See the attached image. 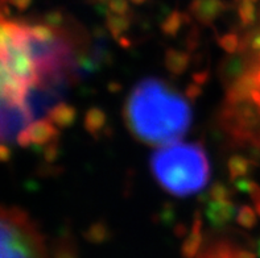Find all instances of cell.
I'll return each mask as SVG.
<instances>
[{
    "label": "cell",
    "mask_w": 260,
    "mask_h": 258,
    "mask_svg": "<svg viewBox=\"0 0 260 258\" xmlns=\"http://www.w3.org/2000/svg\"><path fill=\"white\" fill-rule=\"evenodd\" d=\"M191 62L190 53L181 49H168L164 54L165 69L171 72L172 76L180 77L189 69Z\"/></svg>",
    "instance_id": "obj_10"
},
{
    "label": "cell",
    "mask_w": 260,
    "mask_h": 258,
    "mask_svg": "<svg viewBox=\"0 0 260 258\" xmlns=\"http://www.w3.org/2000/svg\"><path fill=\"white\" fill-rule=\"evenodd\" d=\"M208 81H209V71L196 72L194 76H193V82L198 83V85L204 86Z\"/></svg>",
    "instance_id": "obj_29"
},
{
    "label": "cell",
    "mask_w": 260,
    "mask_h": 258,
    "mask_svg": "<svg viewBox=\"0 0 260 258\" xmlns=\"http://www.w3.org/2000/svg\"><path fill=\"white\" fill-rule=\"evenodd\" d=\"M123 119L136 140L158 148L184 137L193 112L185 95L162 79L148 77L136 83L127 96Z\"/></svg>",
    "instance_id": "obj_1"
},
{
    "label": "cell",
    "mask_w": 260,
    "mask_h": 258,
    "mask_svg": "<svg viewBox=\"0 0 260 258\" xmlns=\"http://www.w3.org/2000/svg\"><path fill=\"white\" fill-rule=\"evenodd\" d=\"M189 21H190V15L189 13H184L181 11L175 10L164 17L161 25H160V29H161L162 34L165 37L175 39L180 33V30L182 29V26L189 23Z\"/></svg>",
    "instance_id": "obj_15"
},
{
    "label": "cell",
    "mask_w": 260,
    "mask_h": 258,
    "mask_svg": "<svg viewBox=\"0 0 260 258\" xmlns=\"http://www.w3.org/2000/svg\"><path fill=\"white\" fill-rule=\"evenodd\" d=\"M234 2H241V0H234ZM248 2H254V3H257L259 0H248Z\"/></svg>",
    "instance_id": "obj_35"
},
{
    "label": "cell",
    "mask_w": 260,
    "mask_h": 258,
    "mask_svg": "<svg viewBox=\"0 0 260 258\" xmlns=\"http://www.w3.org/2000/svg\"><path fill=\"white\" fill-rule=\"evenodd\" d=\"M204 244V232H202L201 212L197 211L193 219L190 232L186 235L181 246V253L184 258H197Z\"/></svg>",
    "instance_id": "obj_9"
},
{
    "label": "cell",
    "mask_w": 260,
    "mask_h": 258,
    "mask_svg": "<svg viewBox=\"0 0 260 258\" xmlns=\"http://www.w3.org/2000/svg\"><path fill=\"white\" fill-rule=\"evenodd\" d=\"M235 8H237L238 19L241 23L242 28H251L256 23L257 20V10L256 3L248 2V0H241V2H234Z\"/></svg>",
    "instance_id": "obj_17"
},
{
    "label": "cell",
    "mask_w": 260,
    "mask_h": 258,
    "mask_svg": "<svg viewBox=\"0 0 260 258\" xmlns=\"http://www.w3.org/2000/svg\"><path fill=\"white\" fill-rule=\"evenodd\" d=\"M107 125V115L101 107H91L83 118V127L86 132L94 138H99Z\"/></svg>",
    "instance_id": "obj_12"
},
{
    "label": "cell",
    "mask_w": 260,
    "mask_h": 258,
    "mask_svg": "<svg viewBox=\"0 0 260 258\" xmlns=\"http://www.w3.org/2000/svg\"><path fill=\"white\" fill-rule=\"evenodd\" d=\"M44 154H45V160L48 162L56 161L57 157H58V141H54L52 144L46 145Z\"/></svg>",
    "instance_id": "obj_26"
},
{
    "label": "cell",
    "mask_w": 260,
    "mask_h": 258,
    "mask_svg": "<svg viewBox=\"0 0 260 258\" xmlns=\"http://www.w3.org/2000/svg\"><path fill=\"white\" fill-rule=\"evenodd\" d=\"M0 258H48L43 235L21 209L0 208Z\"/></svg>",
    "instance_id": "obj_3"
},
{
    "label": "cell",
    "mask_w": 260,
    "mask_h": 258,
    "mask_svg": "<svg viewBox=\"0 0 260 258\" xmlns=\"http://www.w3.org/2000/svg\"><path fill=\"white\" fill-rule=\"evenodd\" d=\"M231 196H233V194H231L230 189L222 182L214 183L208 191V198H210V199L229 200L231 199Z\"/></svg>",
    "instance_id": "obj_21"
},
{
    "label": "cell",
    "mask_w": 260,
    "mask_h": 258,
    "mask_svg": "<svg viewBox=\"0 0 260 258\" xmlns=\"http://www.w3.org/2000/svg\"><path fill=\"white\" fill-rule=\"evenodd\" d=\"M256 213V209L251 206H242L235 215L238 226L244 229H252L257 223Z\"/></svg>",
    "instance_id": "obj_19"
},
{
    "label": "cell",
    "mask_w": 260,
    "mask_h": 258,
    "mask_svg": "<svg viewBox=\"0 0 260 258\" xmlns=\"http://www.w3.org/2000/svg\"><path fill=\"white\" fill-rule=\"evenodd\" d=\"M252 63H260V26L248 28L242 36L241 50Z\"/></svg>",
    "instance_id": "obj_14"
},
{
    "label": "cell",
    "mask_w": 260,
    "mask_h": 258,
    "mask_svg": "<svg viewBox=\"0 0 260 258\" xmlns=\"http://www.w3.org/2000/svg\"><path fill=\"white\" fill-rule=\"evenodd\" d=\"M110 0H86V3L90 4V6H107Z\"/></svg>",
    "instance_id": "obj_31"
},
{
    "label": "cell",
    "mask_w": 260,
    "mask_h": 258,
    "mask_svg": "<svg viewBox=\"0 0 260 258\" xmlns=\"http://www.w3.org/2000/svg\"><path fill=\"white\" fill-rule=\"evenodd\" d=\"M238 208L235 203L229 200H215L206 196L205 204V216L211 228H226L237 215Z\"/></svg>",
    "instance_id": "obj_8"
},
{
    "label": "cell",
    "mask_w": 260,
    "mask_h": 258,
    "mask_svg": "<svg viewBox=\"0 0 260 258\" xmlns=\"http://www.w3.org/2000/svg\"><path fill=\"white\" fill-rule=\"evenodd\" d=\"M202 94V86L198 85L196 82H191L190 85H188V87L185 88V96L189 99V100H196V99Z\"/></svg>",
    "instance_id": "obj_25"
},
{
    "label": "cell",
    "mask_w": 260,
    "mask_h": 258,
    "mask_svg": "<svg viewBox=\"0 0 260 258\" xmlns=\"http://www.w3.org/2000/svg\"><path fill=\"white\" fill-rule=\"evenodd\" d=\"M43 21L53 28H62L65 24V16L61 11H50L46 13Z\"/></svg>",
    "instance_id": "obj_24"
},
{
    "label": "cell",
    "mask_w": 260,
    "mask_h": 258,
    "mask_svg": "<svg viewBox=\"0 0 260 258\" xmlns=\"http://www.w3.org/2000/svg\"><path fill=\"white\" fill-rule=\"evenodd\" d=\"M151 171L162 190L177 198L194 195L210 179V162L197 142H172L158 146L149 160Z\"/></svg>",
    "instance_id": "obj_2"
},
{
    "label": "cell",
    "mask_w": 260,
    "mask_h": 258,
    "mask_svg": "<svg viewBox=\"0 0 260 258\" xmlns=\"http://www.w3.org/2000/svg\"><path fill=\"white\" fill-rule=\"evenodd\" d=\"M107 10L116 15H132L129 0H110L107 3Z\"/></svg>",
    "instance_id": "obj_23"
},
{
    "label": "cell",
    "mask_w": 260,
    "mask_h": 258,
    "mask_svg": "<svg viewBox=\"0 0 260 258\" xmlns=\"http://www.w3.org/2000/svg\"><path fill=\"white\" fill-rule=\"evenodd\" d=\"M218 125L231 144L260 149V108L252 99L223 101L218 112Z\"/></svg>",
    "instance_id": "obj_4"
},
{
    "label": "cell",
    "mask_w": 260,
    "mask_h": 258,
    "mask_svg": "<svg viewBox=\"0 0 260 258\" xmlns=\"http://www.w3.org/2000/svg\"><path fill=\"white\" fill-rule=\"evenodd\" d=\"M58 128L49 119H39L26 125L17 133L16 142L21 148L46 146L54 141H58Z\"/></svg>",
    "instance_id": "obj_5"
},
{
    "label": "cell",
    "mask_w": 260,
    "mask_h": 258,
    "mask_svg": "<svg viewBox=\"0 0 260 258\" xmlns=\"http://www.w3.org/2000/svg\"><path fill=\"white\" fill-rule=\"evenodd\" d=\"M129 2H131L132 6L139 7V6H143V4L147 3V2H148V0H129Z\"/></svg>",
    "instance_id": "obj_32"
},
{
    "label": "cell",
    "mask_w": 260,
    "mask_h": 258,
    "mask_svg": "<svg viewBox=\"0 0 260 258\" xmlns=\"http://www.w3.org/2000/svg\"><path fill=\"white\" fill-rule=\"evenodd\" d=\"M257 162L252 158H247L242 154H234L228 161L229 178L233 182L241 176H248L256 167Z\"/></svg>",
    "instance_id": "obj_13"
},
{
    "label": "cell",
    "mask_w": 260,
    "mask_h": 258,
    "mask_svg": "<svg viewBox=\"0 0 260 258\" xmlns=\"http://www.w3.org/2000/svg\"><path fill=\"white\" fill-rule=\"evenodd\" d=\"M56 258H78L76 245L72 240H62L56 249Z\"/></svg>",
    "instance_id": "obj_22"
},
{
    "label": "cell",
    "mask_w": 260,
    "mask_h": 258,
    "mask_svg": "<svg viewBox=\"0 0 260 258\" xmlns=\"http://www.w3.org/2000/svg\"><path fill=\"white\" fill-rule=\"evenodd\" d=\"M217 43L219 45V48L223 49L228 54H234V53H238L241 50L242 36H239L235 32L224 33V34L218 37Z\"/></svg>",
    "instance_id": "obj_18"
},
{
    "label": "cell",
    "mask_w": 260,
    "mask_h": 258,
    "mask_svg": "<svg viewBox=\"0 0 260 258\" xmlns=\"http://www.w3.org/2000/svg\"><path fill=\"white\" fill-rule=\"evenodd\" d=\"M46 118L52 121L57 128H69L77 120V109L69 103L61 101L48 109Z\"/></svg>",
    "instance_id": "obj_11"
},
{
    "label": "cell",
    "mask_w": 260,
    "mask_h": 258,
    "mask_svg": "<svg viewBox=\"0 0 260 258\" xmlns=\"http://www.w3.org/2000/svg\"><path fill=\"white\" fill-rule=\"evenodd\" d=\"M6 3L13 6L16 10L19 11H25L28 10L32 4V0H4Z\"/></svg>",
    "instance_id": "obj_28"
},
{
    "label": "cell",
    "mask_w": 260,
    "mask_h": 258,
    "mask_svg": "<svg viewBox=\"0 0 260 258\" xmlns=\"http://www.w3.org/2000/svg\"><path fill=\"white\" fill-rule=\"evenodd\" d=\"M255 207H256V212H257V215L260 216V202H257V203H255Z\"/></svg>",
    "instance_id": "obj_33"
},
{
    "label": "cell",
    "mask_w": 260,
    "mask_h": 258,
    "mask_svg": "<svg viewBox=\"0 0 260 258\" xmlns=\"http://www.w3.org/2000/svg\"><path fill=\"white\" fill-rule=\"evenodd\" d=\"M86 237L92 242H102L109 237V228L103 222H96L87 229Z\"/></svg>",
    "instance_id": "obj_20"
},
{
    "label": "cell",
    "mask_w": 260,
    "mask_h": 258,
    "mask_svg": "<svg viewBox=\"0 0 260 258\" xmlns=\"http://www.w3.org/2000/svg\"><path fill=\"white\" fill-rule=\"evenodd\" d=\"M257 255L260 257V240H259V242H257Z\"/></svg>",
    "instance_id": "obj_34"
},
{
    "label": "cell",
    "mask_w": 260,
    "mask_h": 258,
    "mask_svg": "<svg viewBox=\"0 0 260 258\" xmlns=\"http://www.w3.org/2000/svg\"><path fill=\"white\" fill-rule=\"evenodd\" d=\"M105 17L106 28L115 41L124 36L132 25V15H116L107 10Z\"/></svg>",
    "instance_id": "obj_16"
},
{
    "label": "cell",
    "mask_w": 260,
    "mask_h": 258,
    "mask_svg": "<svg viewBox=\"0 0 260 258\" xmlns=\"http://www.w3.org/2000/svg\"><path fill=\"white\" fill-rule=\"evenodd\" d=\"M11 158V151L10 148L6 144L0 142V162H7Z\"/></svg>",
    "instance_id": "obj_30"
},
{
    "label": "cell",
    "mask_w": 260,
    "mask_h": 258,
    "mask_svg": "<svg viewBox=\"0 0 260 258\" xmlns=\"http://www.w3.org/2000/svg\"><path fill=\"white\" fill-rule=\"evenodd\" d=\"M247 194L250 195V198L252 199V202L254 203L260 202V185L259 183H256L255 180L251 179Z\"/></svg>",
    "instance_id": "obj_27"
},
{
    "label": "cell",
    "mask_w": 260,
    "mask_h": 258,
    "mask_svg": "<svg viewBox=\"0 0 260 258\" xmlns=\"http://www.w3.org/2000/svg\"><path fill=\"white\" fill-rule=\"evenodd\" d=\"M251 65L252 62L242 52L228 54L218 66V79L224 88L230 87L237 79L241 78L250 69Z\"/></svg>",
    "instance_id": "obj_7"
},
{
    "label": "cell",
    "mask_w": 260,
    "mask_h": 258,
    "mask_svg": "<svg viewBox=\"0 0 260 258\" xmlns=\"http://www.w3.org/2000/svg\"><path fill=\"white\" fill-rule=\"evenodd\" d=\"M229 10L226 0H190L188 13L191 19L204 26H213V24Z\"/></svg>",
    "instance_id": "obj_6"
}]
</instances>
